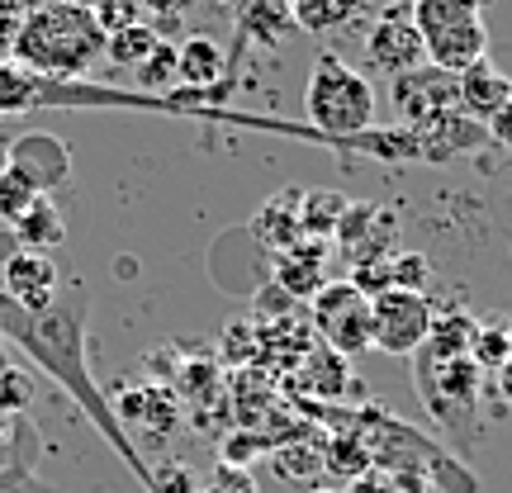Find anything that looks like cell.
<instances>
[{"label": "cell", "mask_w": 512, "mask_h": 493, "mask_svg": "<svg viewBox=\"0 0 512 493\" xmlns=\"http://www.w3.org/2000/svg\"><path fill=\"white\" fill-rule=\"evenodd\" d=\"M484 138L498 147H512V100L494 114V119H484Z\"/></svg>", "instance_id": "obj_35"}, {"label": "cell", "mask_w": 512, "mask_h": 493, "mask_svg": "<svg viewBox=\"0 0 512 493\" xmlns=\"http://www.w3.org/2000/svg\"><path fill=\"white\" fill-rule=\"evenodd\" d=\"M342 493H403V489H399V484H394L389 475H380V470H366L361 479H351Z\"/></svg>", "instance_id": "obj_36"}, {"label": "cell", "mask_w": 512, "mask_h": 493, "mask_svg": "<svg viewBox=\"0 0 512 493\" xmlns=\"http://www.w3.org/2000/svg\"><path fill=\"white\" fill-rule=\"evenodd\" d=\"M309 493H342V489H332V484H313Z\"/></svg>", "instance_id": "obj_40"}, {"label": "cell", "mask_w": 512, "mask_h": 493, "mask_svg": "<svg viewBox=\"0 0 512 493\" xmlns=\"http://www.w3.org/2000/svg\"><path fill=\"white\" fill-rule=\"evenodd\" d=\"M5 162H10L15 176H24V181L34 185L38 195L57 190V185L67 181V171H72L67 143L53 138V133H38V128L24 133V138H15V143H5Z\"/></svg>", "instance_id": "obj_10"}, {"label": "cell", "mask_w": 512, "mask_h": 493, "mask_svg": "<svg viewBox=\"0 0 512 493\" xmlns=\"http://www.w3.org/2000/svg\"><path fill=\"white\" fill-rule=\"evenodd\" d=\"M427 43V62L441 67V72L460 76L465 67H475L489 57V29H484V19H470V24H456V29H441V34L422 38Z\"/></svg>", "instance_id": "obj_15"}, {"label": "cell", "mask_w": 512, "mask_h": 493, "mask_svg": "<svg viewBox=\"0 0 512 493\" xmlns=\"http://www.w3.org/2000/svg\"><path fill=\"white\" fill-rule=\"evenodd\" d=\"M347 280L356 290H366L370 299H375V294H389V290H418L422 294V285H427V256H418V252L370 256V261H361Z\"/></svg>", "instance_id": "obj_12"}, {"label": "cell", "mask_w": 512, "mask_h": 493, "mask_svg": "<svg viewBox=\"0 0 512 493\" xmlns=\"http://www.w3.org/2000/svg\"><path fill=\"white\" fill-rule=\"evenodd\" d=\"M38 456H43V437L34 422H24L15 460L0 465V493H57L48 479H38Z\"/></svg>", "instance_id": "obj_20"}, {"label": "cell", "mask_w": 512, "mask_h": 493, "mask_svg": "<svg viewBox=\"0 0 512 493\" xmlns=\"http://www.w3.org/2000/svg\"><path fill=\"white\" fill-rule=\"evenodd\" d=\"M0 370H10V356H5V342H0Z\"/></svg>", "instance_id": "obj_41"}, {"label": "cell", "mask_w": 512, "mask_h": 493, "mask_svg": "<svg viewBox=\"0 0 512 493\" xmlns=\"http://www.w3.org/2000/svg\"><path fill=\"white\" fill-rule=\"evenodd\" d=\"M389 95H394V110L403 114V128L427 124V119H437V114L460 110L456 76L432 67V62H422V67H413V72L394 76V81H389Z\"/></svg>", "instance_id": "obj_8"}, {"label": "cell", "mask_w": 512, "mask_h": 493, "mask_svg": "<svg viewBox=\"0 0 512 493\" xmlns=\"http://www.w3.org/2000/svg\"><path fill=\"white\" fill-rule=\"evenodd\" d=\"M15 34H19V15L10 5H0V62H10V53H15Z\"/></svg>", "instance_id": "obj_37"}, {"label": "cell", "mask_w": 512, "mask_h": 493, "mask_svg": "<svg viewBox=\"0 0 512 493\" xmlns=\"http://www.w3.org/2000/svg\"><path fill=\"white\" fill-rule=\"evenodd\" d=\"M313 337L318 347L337 351V356H356V351H370V294L356 290L351 280H328L323 290L313 294Z\"/></svg>", "instance_id": "obj_5"}, {"label": "cell", "mask_w": 512, "mask_h": 493, "mask_svg": "<svg viewBox=\"0 0 512 493\" xmlns=\"http://www.w3.org/2000/svg\"><path fill=\"white\" fill-rule=\"evenodd\" d=\"M318 422H328V432H347L361 441L370 470H380L399 484L403 493H475V475L465 470L460 456H446L437 441L394 418L389 408L370 403V408H337V403H313L304 399Z\"/></svg>", "instance_id": "obj_2"}, {"label": "cell", "mask_w": 512, "mask_h": 493, "mask_svg": "<svg viewBox=\"0 0 512 493\" xmlns=\"http://www.w3.org/2000/svg\"><path fill=\"white\" fill-rule=\"evenodd\" d=\"M370 347L375 351H389V356H413V351L427 342V332L437 323L432 313V299L418 290H389V294H375L370 299Z\"/></svg>", "instance_id": "obj_6"}, {"label": "cell", "mask_w": 512, "mask_h": 493, "mask_svg": "<svg viewBox=\"0 0 512 493\" xmlns=\"http://www.w3.org/2000/svg\"><path fill=\"white\" fill-rule=\"evenodd\" d=\"M342 214H347V200H342V195H328V190H309V195H299V223H304V238H328V233H337Z\"/></svg>", "instance_id": "obj_25"}, {"label": "cell", "mask_w": 512, "mask_h": 493, "mask_svg": "<svg viewBox=\"0 0 512 493\" xmlns=\"http://www.w3.org/2000/svg\"><path fill=\"white\" fill-rule=\"evenodd\" d=\"M29 399H34V384L24 380L15 366L0 370V413H10V418H24Z\"/></svg>", "instance_id": "obj_31"}, {"label": "cell", "mask_w": 512, "mask_h": 493, "mask_svg": "<svg viewBox=\"0 0 512 493\" xmlns=\"http://www.w3.org/2000/svg\"><path fill=\"white\" fill-rule=\"evenodd\" d=\"M271 465L280 479H313L323 470V441H280L271 451Z\"/></svg>", "instance_id": "obj_27"}, {"label": "cell", "mask_w": 512, "mask_h": 493, "mask_svg": "<svg viewBox=\"0 0 512 493\" xmlns=\"http://www.w3.org/2000/svg\"><path fill=\"white\" fill-rule=\"evenodd\" d=\"M114 418L124 422V432H128V422H138L152 437H162V432H171L181 422V403H176V394L166 384H143V389H124L119 394Z\"/></svg>", "instance_id": "obj_16"}, {"label": "cell", "mask_w": 512, "mask_h": 493, "mask_svg": "<svg viewBox=\"0 0 512 493\" xmlns=\"http://www.w3.org/2000/svg\"><path fill=\"white\" fill-rule=\"evenodd\" d=\"M152 493H200V489H195V479H190L185 465L166 460L162 470H152Z\"/></svg>", "instance_id": "obj_33"}, {"label": "cell", "mask_w": 512, "mask_h": 493, "mask_svg": "<svg viewBox=\"0 0 512 493\" xmlns=\"http://www.w3.org/2000/svg\"><path fill=\"white\" fill-rule=\"evenodd\" d=\"M34 200H38L34 185L24 181V176H15V171L5 166V171H0V223L10 228V223H15L19 214H24V209H29Z\"/></svg>", "instance_id": "obj_30"}, {"label": "cell", "mask_w": 512, "mask_h": 493, "mask_svg": "<svg viewBox=\"0 0 512 493\" xmlns=\"http://www.w3.org/2000/svg\"><path fill=\"white\" fill-rule=\"evenodd\" d=\"M470 361H475L484 375H498V370L512 361V332L508 328H498V323H479L475 332V347H470Z\"/></svg>", "instance_id": "obj_29"}, {"label": "cell", "mask_w": 512, "mask_h": 493, "mask_svg": "<svg viewBox=\"0 0 512 493\" xmlns=\"http://www.w3.org/2000/svg\"><path fill=\"white\" fill-rule=\"evenodd\" d=\"M162 43V34L152 29V24H128V29H114L110 38H105V57H110V67H119V72H138L147 57H152V48Z\"/></svg>", "instance_id": "obj_23"}, {"label": "cell", "mask_w": 512, "mask_h": 493, "mask_svg": "<svg viewBox=\"0 0 512 493\" xmlns=\"http://www.w3.org/2000/svg\"><path fill=\"white\" fill-rule=\"evenodd\" d=\"M408 133H413V143H418L422 162H446V157L470 152L475 143H484V124L465 119L460 110L437 114V119H427V124H413Z\"/></svg>", "instance_id": "obj_13"}, {"label": "cell", "mask_w": 512, "mask_h": 493, "mask_svg": "<svg viewBox=\"0 0 512 493\" xmlns=\"http://www.w3.org/2000/svg\"><path fill=\"white\" fill-rule=\"evenodd\" d=\"M133 76H138V91L143 95H176V43L162 38Z\"/></svg>", "instance_id": "obj_28"}, {"label": "cell", "mask_w": 512, "mask_h": 493, "mask_svg": "<svg viewBox=\"0 0 512 493\" xmlns=\"http://www.w3.org/2000/svg\"><path fill=\"white\" fill-rule=\"evenodd\" d=\"M209 493H256V479L247 475V470H228V465H219V475H214Z\"/></svg>", "instance_id": "obj_34"}, {"label": "cell", "mask_w": 512, "mask_h": 493, "mask_svg": "<svg viewBox=\"0 0 512 493\" xmlns=\"http://www.w3.org/2000/svg\"><path fill=\"white\" fill-rule=\"evenodd\" d=\"M86 328H91V299L81 290L57 294L53 304L38 313L19 309V304H10L0 294V342H15L48 380H57V389L81 408V418L91 422L100 437L110 441V451L128 465V475L143 484V493H152V465L138 451V441L124 432V422L114 418V403L105 399V389L91 375Z\"/></svg>", "instance_id": "obj_1"}, {"label": "cell", "mask_w": 512, "mask_h": 493, "mask_svg": "<svg viewBox=\"0 0 512 493\" xmlns=\"http://www.w3.org/2000/svg\"><path fill=\"white\" fill-rule=\"evenodd\" d=\"M252 228H256V238L266 242V247H275V252H290V247H299V238H304V223H299V195H294V190H285V195L266 200Z\"/></svg>", "instance_id": "obj_18"}, {"label": "cell", "mask_w": 512, "mask_h": 493, "mask_svg": "<svg viewBox=\"0 0 512 493\" xmlns=\"http://www.w3.org/2000/svg\"><path fill=\"white\" fill-rule=\"evenodd\" d=\"M366 62L380 76H389V81L427 62V43H422L418 24H413V10L403 0L384 5L380 15H375V24H370V34H366Z\"/></svg>", "instance_id": "obj_7"}, {"label": "cell", "mask_w": 512, "mask_h": 493, "mask_svg": "<svg viewBox=\"0 0 512 493\" xmlns=\"http://www.w3.org/2000/svg\"><path fill=\"white\" fill-rule=\"evenodd\" d=\"M494 384H498V394H503V399L512 403V361H508V366H503V370H498V375H494Z\"/></svg>", "instance_id": "obj_39"}, {"label": "cell", "mask_w": 512, "mask_h": 493, "mask_svg": "<svg viewBox=\"0 0 512 493\" xmlns=\"http://www.w3.org/2000/svg\"><path fill=\"white\" fill-rule=\"evenodd\" d=\"M413 380H418V399L432 418L456 432L460 451H470L479 437V403H484V370L470 356H432V351H413Z\"/></svg>", "instance_id": "obj_4"}, {"label": "cell", "mask_w": 512, "mask_h": 493, "mask_svg": "<svg viewBox=\"0 0 512 493\" xmlns=\"http://www.w3.org/2000/svg\"><path fill=\"white\" fill-rule=\"evenodd\" d=\"M275 285L285 294H294V299H313V294L328 285V275H323V247L313 242V247H290V252H280Z\"/></svg>", "instance_id": "obj_19"}, {"label": "cell", "mask_w": 512, "mask_h": 493, "mask_svg": "<svg viewBox=\"0 0 512 493\" xmlns=\"http://www.w3.org/2000/svg\"><path fill=\"white\" fill-rule=\"evenodd\" d=\"M361 0H294V24L309 34H332L356 15Z\"/></svg>", "instance_id": "obj_26"}, {"label": "cell", "mask_w": 512, "mask_h": 493, "mask_svg": "<svg viewBox=\"0 0 512 493\" xmlns=\"http://www.w3.org/2000/svg\"><path fill=\"white\" fill-rule=\"evenodd\" d=\"M5 166H10V162H5V147H0V171H5Z\"/></svg>", "instance_id": "obj_42"}, {"label": "cell", "mask_w": 512, "mask_h": 493, "mask_svg": "<svg viewBox=\"0 0 512 493\" xmlns=\"http://www.w3.org/2000/svg\"><path fill=\"white\" fill-rule=\"evenodd\" d=\"M484 5L489 0H413V24H418L422 38L441 34V29H456V24H470V19H484Z\"/></svg>", "instance_id": "obj_21"}, {"label": "cell", "mask_w": 512, "mask_h": 493, "mask_svg": "<svg viewBox=\"0 0 512 493\" xmlns=\"http://www.w3.org/2000/svg\"><path fill=\"white\" fill-rule=\"evenodd\" d=\"M456 100H460V110H465V119L484 124V119H494L512 100V81L484 57V62H475V67H465L456 76Z\"/></svg>", "instance_id": "obj_14"}, {"label": "cell", "mask_w": 512, "mask_h": 493, "mask_svg": "<svg viewBox=\"0 0 512 493\" xmlns=\"http://www.w3.org/2000/svg\"><path fill=\"white\" fill-rule=\"evenodd\" d=\"M299 380H309V389L318 399H342V394H347V380H351L347 356H337V351L313 342V351L299 361Z\"/></svg>", "instance_id": "obj_22"}, {"label": "cell", "mask_w": 512, "mask_h": 493, "mask_svg": "<svg viewBox=\"0 0 512 493\" xmlns=\"http://www.w3.org/2000/svg\"><path fill=\"white\" fill-rule=\"evenodd\" d=\"M0 294L19 304V309H48L57 299V261L48 252H24V247H10L5 261H0Z\"/></svg>", "instance_id": "obj_9"}, {"label": "cell", "mask_w": 512, "mask_h": 493, "mask_svg": "<svg viewBox=\"0 0 512 493\" xmlns=\"http://www.w3.org/2000/svg\"><path fill=\"white\" fill-rule=\"evenodd\" d=\"M105 24L95 19L91 5H38L29 15H19L15 53L10 62H19L24 72L57 76V81H81L91 76V67L105 57Z\"/></svg>", "instance_id": "obj_3"}, {"label": "cell", "mask_w": 512, "mask_h": 493, "mask_svg": "<svg viewBox=\"0 0 512 493\" xmlns=\"http://www.w3.org/2000/svg\"><path fill=\"white\" fill-rule=\"evenodd\" d=\"M138 10H143V15L152 19V29L162 34V29H176L181 15L195 10V0H138Z\"/></svg>", "instance_id": "obj_32"}, {"label": "cell", "mask_w": 512, "mask_h": 493, "mask_svg": "<svg viewBox=\"0 0 512 493\" xmlns=\"http://www.w3.org/2000/svg\"><path fill=\"white\" fill-rule=\"evenodd\" d=\"M0 5H10L15 15H29V10H38V5H57V0H0ZM72 5H100V0H72Z\"/></svg>", "instance_id": "obj_38"}, {"label": "cell", "mask_w": 512, "mask_h": 493, "mask_svg": "<svg viewBox=\"0 0 512 493\" xmlns=\"http://www.w3.org/2000/svg\"><path fill=\"white\" fill-rule=\"evenodd\" d=\"M223 81H228V57H223L219 38L190 34L185 43H176V91L204 95L219 91Z\"/></svg>", "instance_id": "obj_11"}, {"label": "cell", "mask_w": 512, "mask_h": 493, "mask_svg": "<svg viewBox=\"0 0 512 493\" xmlns=\"http://www.w3.org/2000/svg\"><path fill=\"white\" fill-rule=\"evenodd\" d=\"M10 233H15V247H24V252H48L53 256V247L67 238L62 209L53 204V195H38V200L10 223Z\"/></svg>", "instance_id": "obj_17"}, {"label": "cell", "mask_w": 512, "mask_h": 493, "mask_svg": "<svg viewBox=\"0 0 512 493\" xmlns=\"http://www.w3.org/2000/svg\"><path fill=\"white\" fill-rule=\"evenodd\" d=\"M323 470L332 475V489H347L351 479H361L370 470L366 451H361V441L347 437V432H332L323 441Z\"/></svg>", "instance_id": "obj_24"}]
</instances>
